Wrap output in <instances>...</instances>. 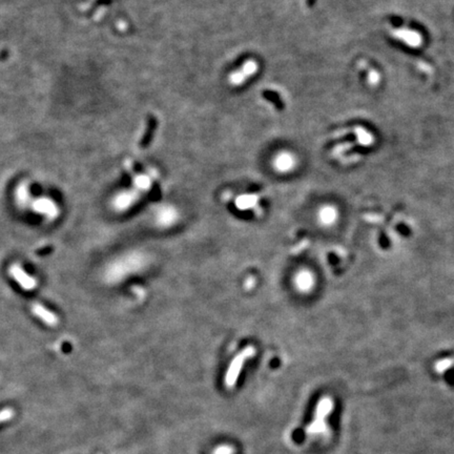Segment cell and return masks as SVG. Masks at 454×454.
<instances>
[{
	"label": "cell",
	"instance_id": "cell-1",
	"mask_svg": "<svg viewBox=\"0 0 454 454\" xmlns=\"http://www.w3.org/2000/svg\"><path fill=\"white\" fill-rule=\"evenodd\" d=\"M148 264V258L141 253L127 254L111 262L106 270V279L109 283H119L128 277L138 274Z\"/></svg>",
	"mask_w": 454,
	"mask_h": 454
},
{
	"label": "cell",
	"instance_id": "cell-2",
	"mask_svg": "<svg viewBox=\"0 0 454 454\" xmlns=\"http://www.w3.org/2000/svg\"><path fill=\"white\" fill-rule=\"evenodd\" d=\"M254 354H255V349L253 347H247L233 360L232 364L229 365L227 372L225 374V385L228 388H233L236 385V383L237 381H238V378L241 373V369L244 365V363H245L247 359L253 357Z\"/></svg>",
	"mask_w": 454,
	"mask_h": 454
},
{
	"label": "cell",
	"instance_id": "cell-3",
	"mask_svg": "<svg viewBox=\"0 0 454 454\" xmlns=\"http://www.w3.org/2000/svg\"><path fill=\"white\" fill-rule=\"evenodd\" d=\"M30 207L34 213L44 216L47 220H55L60 214L59 207L51 198L40 197L32 200Z\"/></svg>",
	"mask_w": 454,
	"mask_h": 454
},
{
	"label": "cell",
	"instance_id": "cell-4",
	"mask_svg": "<svg viewBox=\"0 0 454 454\" xmlns=\"http://www.w3.org/2000/svg\"><path fill=\"white\" fill-rule=\"evenodd\" d=\"M141 193L138 192L135 188L118 193L111 201V206L116 212H125L130 207L134 205L138 199L140 198Z\"/></svg>",
	"mask_w": 454,
	"mask_h": 454
},
{
	"label": "cell",
	"instance_id": "cell-5",
	"mask_svg": "<svg viewBox=\"0 0 454 454\" xmlns=\"http://www.w3.org/2000/svg\"><path fill=\"white\" fill-rule=\"evenodd\" d=\"M156 224L160 227L167 228L174 225L179 220V213L172 205H162L155 212L153 216Z\"/></svg>",
	"mask_w": 454,
	"mask_h": 454
},
{
	"label": "cell",
	"instance_id": "cell-6",
	"mask_svg": "<svg viewBox=\"0 0 454 454\" xmlns=\"http://www.w3.org/2000/svg\"><path fill=\"white\" fill-rule=\"evenodd\" d=\"M9 272L11 277L20 285V287L22 289L26 291H31L37 287L38 283L36 279L27 274L22 268V266H20L19 264H12L10 266Z\"/></svg>",
	"mask_w": 454,
	"mask_h": 454
},
{
	"label": "cell",
	"instance_id": "cell-7",
	"mask_svg": "<svg viewBox=\"0 0 454 454\" xmlns=\"http://www.w3.org/2000/svg\"><path fill=\"white\" fill-rule=\"evenodd\" d=\"M258 71V64L255 60H247L242 66L229 75V83L234 86H239L243 85L251 76H254Z\"/></svg>",
	"mask_w": 454,
	"mask_h": 454
},
{
	"label": "cell",
	"instance_id": "cell-8",
	"mask_svg": "<svg viewBox=\"0 0 454 454\" xmlns=\"http://www.w3.org/2000/svg\"><path fill=\"white\" fill-rule=\"evenodd\" d=\"M32 312L34 316H36L39 320L43 321L44 324L47 326H56L58 324V318L56 314L47 309L45 306L40 303H33L32 304Z\"/></svg>",
	"mask_w": 454,
	"mask_h": 454
},
{
	"label": "cell",
	"instance_id": "cell-9",
	"mask_svg": "<svg viewBox=\"0 0 454 454\" xmlns=\"http://www.w3.org/2000/svg\"><path fill=\"white\" fill-rule=\"evenodd\" d=\"M15 200L19 207L25 208L27 206H30L33 199L31 197V191H30L29 183L24 182L23 181V182H22L16 187Z\"/></svg>",
	"mask_w": 454,
	"mask_h": 454
},
{
	"label": "cell",
	"instance_id": "cell-10",
	"mask_svg": "<svg viewBox=\"0 0 454 454\" xmlns=\"http://www.w3.org/2000/svg\"><path fill=\"white\" fill-rule=\"evenodd\" d=\"M293 158L288 152H282L279 155L274 161L276 170L279 172H288L293 166Z\"/></svg>",
	"mask_w": 454,
	"mask_h": 454
},
{
	"label": "cell",
	"instance_id": "cell-11",
	"mask_svg": "<svg viewBox=\"0 0 454 454\" xmlns=\"http://www.w3.org/2000/svg\"><path fill=\"white\" fill-rule=\"evenodd\" d=\"M296 284L298 287L302 290L309 289L312 285V278L309 272L301 271L300 274H298L296 278Z\"/></svg>",
	"mask_w": 454,
	"mask_h": 454
},
{
	"label": "cell",
	"instance_id": "cell-12",
	"mask_svg": "<svg viewBox=\"0 0 454 454\" xmlns=\"http://www.w3.org/2000/svg\"><path fill=\"white\" fill-rule=\"evenodd\" d=\"M134 185H135V190L138 192H140L141 194L146 192L149 190L151 185V180L149 176L146 174H138L137 177L134 179Z\"/></svg>",
	"mask_w": 454,
	"mask_h": 454
},
{
	"label": "cell",
	"instance_id": "cell-13",
	"mask_svg": "<svg viewBox=\"0 0 454 454\" xmlns=\"http://www.w3.org/2000/svg\"><path fill=\"white\" fill-rule=\"evenodd\" d=\"M14 416H15V411L12 408H4L0 410V424L11 421Z\"/></svg>",
	"mask_w": 454,
	"mask_h": 454
},
{
	"label": "cell",
	"instance_id": "cell-14",
	"mask_svg": "<svg viewBox=\"0 0 454 454\" xmlns=\"http://www.w3.org/2000/svg\"><path fill=\"white\" fill-rule=\"evenodd\" d=\"M335 216H337V214H335V211L332 208H326V209H324V211L321 212V216H322V220L325 221L326 223H330L331 221H333L334 218H335Z\"/></svg>",
	"mask_w": 454,
	"mask_h": 454
},
{
	"label": "cell",
	"instance_id": "cell-15",
	"mask_svg": "<svg viewBox=\"0 0 454 454\" xmlns=\"http://www.w3.org/2000/svg\"><path fill=\"white\" fill-rule=\"evenodd\" d=\"M234 447L228 445H222L220 447H216L214 450V454H234Z\"/></svg>",
	"mask_w": 454,
	"mask_h": 454
}]
</instances>
